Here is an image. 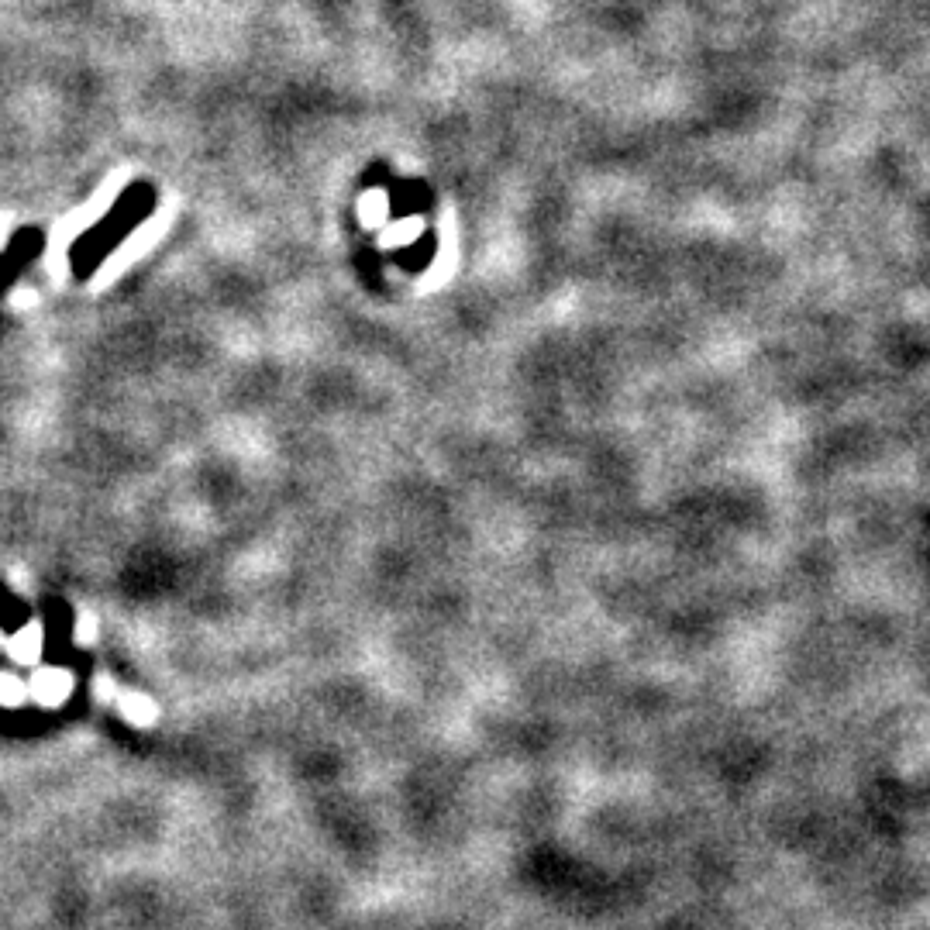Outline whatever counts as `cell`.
I'll return each instance as SVG.
<instances>
[{"label": "cell", "mask_w": 930, "mask_h": 930, "mask_svg": "<svg viewBox=\"0 0 930 930\" xmlns=\"http://www.w3.org/2000/svg\"><path fill=\"white\" fill-rule=\"evenodd\" d=\"M155 200H159V193H155L152 183H131L128 190H121V197L111 204V211L100 217L97 224H93L90 231H83L80 238L73 242L69 248V262H73V273L80 279H87L93 269L104 266L107 255L118 248L124 238L131 235V231L138 228V224L145 221L152 211H155Z\"/></svg>", "instance_id": "1"}, {"label": "cell", "mask_w": 930, "mask_h": 930, "mask_svg": "<svg viewBox=\"0 0 930 930\" xmlns=\"http://www.w3.org/2000/svg\"><path fill=\"white\" fill-rule=\"evenodd\" d=\"M45 252V231L42 228H21L18 235H11V242L0 252V283L14 279L31 259Z\"/></svg>", "instance_id": "2"}, {"label": "cell", "mask_w": 930, "mask_h": 930, "mask_svg": "<svg viewBox=\"0 0 930 930\" xmlns=\"http://www.w3.org/2000/svg\"><path fill=\"white\" fill-rule=\"evenodd\" d=\"M76 676L69 669H56V665H45L35 676L28 679V696L42 707H62V703L73 696Z\"/></svg>", "instance_id": "3"}, {"label": "cell", "mask_w": 930, "mask_h": 930, "mask_svg": "<svg viewBox=\"0 0 930 930\" xmlns=\"http://www.w3.org/2000/svg\"><path fill=\"white\" fill-rule=\"evenodd\" d=\"M42 648H45L42 620H28V624L21 627L11 641H7V655H11L18 665H35L38 658H42Z\"/></svg>", "instance_id": "4"}, {"label": "cell", "mask_w": 930, "mask_h": 930, "mask_svg": "<svg viewBox=\"0 0 930 930\" xmlns=\"http://www.w3.org/2000/svg\"><path fill=\"white\" fill-rule=\"evenodd\" d=\"M114 707L128 724L135 727H152L155 720H159V707L149 700L145 693H135V689H118V696H114Z\"/></svg>", "instance_id": "5"}, {"label": "cell", "mask_w": 930, "mask_h": 930, "mask_svg": "<svg viewBox=\"0 0 930 930\" xmlns=\"http://www.w3.org/2000/svg\"><path fill=\"white\" fill-rule=\"evenodd\" d=\"M417 207H424V186L403 183V186L393 190V197H390V214L393 217H403V214L417 211Z\"/></svg>", "instance_id": "6"}, {"label": "cell", "mask_w": 930, "mask_h": 930, "mask_svg": "<svg viewBox=\"0 0 930 930\" xmlns=\"http://www.w3.org/2000/svg\"><path fill=\"white\" fill-rule=\"evenodd\" d=\"M28 700V682L11 676V672H0V707H21Z\"/></svg>", "instance_id": "7"}, {"label": "cell", "mask_w": 930, "mask_h": 930, "mask_svg": "<svg viewBox=\"0 0 930 930\" xmlns=\"http://www.w3.org/2000/svg\"><path fill=\"white\" fill-rule=\"evenodd\" d=\"M97 641V617L90 610H80V620H76V645L90 648Z\"/></svg>", "instance_id": "8"}, {"label": "cell", "mask_w": 930, "mask_h": 930, "mask_svg": "<svg viewBox=\"0 0 930 930\" xmlns=\"http://www.w3.org/2000/svg\"><path fill=\"white\" fill-rule=\"evenodd\" d=\"M93 696H97V700H104V703H114V696H118V686H114V679H107V676L93 679Z\"/></svg>", "instance_id": "9"}, {"label": "cell", "mask_w": 930, "mask_h": 930, "mask_svg": "<svg viewBox=\"0 0 930 930\" xmlns=\"http://www.w3.org/2000/svg\"><path fill=\"white\" fill-rule=\"evenodd\" d=\"M383 180H386V166L379 162L376 169H369V173L362 176V186H376V183H383Z\"/></svg>", "instance_id": "10"}, {"label": "cell", "mask_w": 930, "mask_h": 930, "mask_svg": "<svg viewBox=\"0 0 930 930\" xmlns=\"http://www.w3.org/2000/svg\"><path fill=\"white\" fill-rule=\"evenodd\" d=\"M0 645H4V638H0Z\"/></svg>", "instance_id": "11"}]
</instances>
